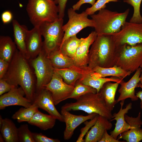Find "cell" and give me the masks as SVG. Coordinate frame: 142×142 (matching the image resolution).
Segmentation results:
<instances>
[{
    "instance_id": "cell-1",
    "label": "cell",
    "mask_w": 142,
    "mask_h": 142,
    "mask_svg": "<svg viewBox=\"0 0 142 142\" xmlns=\"http://www.w3.org/2000/svg\"><path fill=\"white\" fill-rule=\"evenodd\" d=\"M2 78L13 86L20 85L25 92V97L33 103L36 94V76L29 60L18 49Z\"/></svg>"
},
{
    "instance_id": "cell-2",
    "label": "cell",
    "mask_w": 142,
    "mask_h": 142,
    "mask_svg": "<svg viewBox=\"0 0 142 142\" xmlns=\"http://www.w3.org/2000/svg\"><path fill=\"white\" fill-rule=\"evenodd\" d=\"M121 45L112 35L97 36L91 45L89 54L88 67H112L116 65Z\"/></svg>"
},
{
    "instance_id": "cell-3",
    "label": "cell",
    "mask_w": 142,
    "mask_h": 142,
    "mask_svg": "<svg viewBox=\"0 0 142 142\" xmlns=\"http://www.w3.org/2000/svg\"><path fill=\"white\" fill-rule=\"evenodd\" d=\"M129 10L128 9L123 12L119 13L104 8L97 14L90 15L97 36L112 35L119 32L126 22Z\"/></svg>"
},
{
    "instance_id": "cell-4",
    "label": "cell",
    "mask_w": 142,
    "mask_h": 142,
    "mask_svg": "<svg viewBox=\"0 0 142 142\" xmlns=\"http://www.w3.org/2000/svg\"><path fill=\"white\" fill-rule=\"evenodd\" d=\"M61 109L68 111L82 110L88 114L95 113L109 120L113 118L112 111L107 108L99 93L85 94L76 100L74 102L65 104Z\"/></svg>"
},
{
    "instance_id": "cell-5",
    "label": "cell",
    "mask_w": 142,
    "mask_h": 142,
    "mask_svg": "<svg viewBox=\"0 0 142 142\" xmlns=\"http://www.w3.org/2000/svg\"><path fill=\"white\" fill-rule=\"evenodd\" d=\"M26 10L34 27L54 22L59 18L58 7L53 0H28Z\"/></svg>"
},
{
    "instance_id": "cell-6",
    "label": "cell",
    "mask_w": 142,
    "mask_h": 142,
    "mask_svg": "<svg viewBox=\"0 0 142 142\" xmlns=\"http://www.w3.org/2000/svg\"><path fill=\"white\" fill-rule=\"evenodd\" d=\"M63 23V19L59 18L54 22L44 23L39 26L44 38L43 49L47 55L60 48L64 35Z\"/></svg>"
},
{
    "instance_id": "cell-7",
    "label": "cell",
    "mask_w": 142,
    "mask_h": 142,
    "mask_svg": "<svg viewBox=\"0 0 142 142\" xmlns=\"http://www.w3.org/2000/svg\"><path fill=\"white\" fill-rule=\"evenodd\" d=\"M29 60L33 69L36 78V94L50 81L54 69L43 48L36 58Z\"/></svg>"
},
{
    "instance_id": "cell-8",
    "label": "cell",
    "mask_w": 142,
    "mask_h": 142,
    "mask_svg": "<svg viewBox=\"0 0 142 142\" xmlns=\"http://www.w3.org/2000/svg\"><path fill=\"white\" fill-rule=\"evenodd\" d=\"M142 64V43L134 45H121L116 65L124 70L135 72Z\"/></svg>"
},
{
    "instance_id": "cell-9",
    "label": "cell",
    "mask_w": 142,
    "mask_h": 142,
    "mask_svg": "<svg viewBox=\"0 0 142 142\" xmlns=\"http://www.w3.org/2000/svg\"><path fill=\"white\" fill-rule=\"evenodd\" d=\"M67 13L69 19L63 27L64 35L62 43L69 37L76 35L83 29L94 26L93 21L88 18V15L85 11L78 13L71 8L68 9Z\"/></svg>"
},
{
    "instance_id": "cell-10",
    "label": "cell",
    "mask_w": 142,
    "mask_h": 142,
    "mask_svg": "<svg viewBox=\"0 0 142 142\" xmlns=\"http://www.w3.org/2000/svg\"><path fill=\"white\" fill-rule=\"evenodd\" d=\"M120 45H134L142 43V23L126 22L118 32L112 35Z\"/></svg>"
},
{
    "instance_id": "cell-11",
    "label": "cell",
    "mask_w": 142,
    "mask_h": 142,
    "mask_svg": "<svg viewBox=\"0 0 142 142\" xmlns=\"http://www.w3.org/2000/svg\"><path fill=\"white\" fill-rule=\"evenodd\" d=\"M74 88V86L65 83L61 76L55 70L51 80L44 87L51 92L55 105L68 99Z\"/></svg>"
},
{
    "instance_id": "cell-12",
    "label": "cell",
    "mask_w": 142,
    "mask_h": 142,
    "mask_svg": "<svg viewBox=\"0 0 142 142\" xmlns=\"http://www.w3.org/2000/svg\"><path fill=\"white\" fill-rule=\"evenodd\" d=\"M24 95L25 92L21 87L13 86L9 91L1 95L0 109H4L11 106H20L25 108L30 106L33 103L24 97Z\"/></svg>"
},
{
    "instance_id": "cell-13",
    "label": "cell",
    "mask_w": 142,
    "mask_h": 142,
    "mask_svg": "<svg viewBox=\"0 0 142 142\" xmlns=\"http://www.w3.org/2000/svg\"><path fill=\"white\" fill-rule=\"evenodd\" d=\"M97 36V34L94 31L85 38L77 49L73 58L75 66L83 70L88 68L89 48Z\"/></svg>"
},
{
    "instance_id": "cell-14",
    "label": "cell",
    "mask_w": 142,
    "mask_h": 142,
    "mask_svg": "<svg viewBox=\"0 0 142 142\" xmlns=\"http://www.w3.org/2000/svg\"><path fill=\"white\" fill-rule=\"evenodd\" d=\"M33 103L36 104L38 108L46 111L56 119L64 122L63 116L55 108L51 93L48 90L43 88L36 94Z\"/></svg>"
},
{
    "instance_id": "cell-15",
    "label": "cell",
    "mask_w": 142,
    "mask_h": 142,
    "mask_svg": "<svg viewBox=\"0 0 142 142\" xmlns=\"http://www.w3.org/2000/svg\"><path fill=\"white\" fill-rule=\"evenodd\" d=\"M39 27H34L31 30H28L26 43L27 59L31 60L36 58L43 48V42Z\"/></svg>"
},
{
    "instance_id": "cell-16",
    "label": "cell",
    "mask_w": 142,
    "mask_h": 142,
    "mask_svg": "<svg viewBox=\"0 0 142 142\" xmlns=\"http://www.w3.org/2000/svg\"><path fill=\"white\" fill-rule=\"evenodd\" d=\"M60 113L63 116L64 122L65 124L63 137L66 140H69L71 138L74 130L79 125L88 120L93 119L98 114L93 113L86 116L77 115L63 109H61Z\"/></svg>"
},
{
    "instance_id": "cell-17",
    "label": "cell",
    "mask_w": 142,
    "mask_h": 142,
    "mask_svg": "<svg viewBox=\"0 0 142 142\" xmlns=\"http://www.w3.org/2000/svg\"><path fill=\"white\" fill-rule=\"evenodd\" d=\"M123 79L113 76L109 78L102 77L99 74L93 71L88 67L83 72L81 78L77 81L95 88L98 93L106 82H113L120 83Z\"/></svg>"
},
{
    "instance_id": "cell-18",
    "label": "cell",
    "mask_w": 142,
    "mask_h": 142,
    "mask_svg": "<svg viewBox=\"0 0 142 142\" xmlns=\"http://www.w3.org/2000/svg\"><path fill=\"white\" fill-rule=\"evenodd\" d=\"M127 122L131 126V128L120 135L118 138L123 139L127 142H139L142 140V125L141 113L139 112L135 117L130 116L126 114L125 115Z\"/></svg>"
},
{
    "instance_id": "cell-19",
    "label": "cell",
    "mask_w": 142,
    "mask_h": 142,
    "mask_svg": "<svg viewBox=\"0 0 142 142\" xmlns=\"http://www.w3.org/2000/svg\"><path fill=\"white\" fill-rule=\"evenodd\" d=\"M141 68H139L130 79L127 82L123 80L119 84L120 86L118 90L120 94L117 100V103L120 101H124L128 98H130L132 101L138 100V98L135 94V89L140 82V76Z\"/></svg>"
},
{
    "instance_id": "cell-20",
    "label": "cell",
    "mask_w": 142,
    "mask_h": 142,
    "mask_svg": "<svg viewBox=\"0 0 142 142\" xmlns=\"http://www.w3.org/2000/svg\"><path fill=\"white\" fill-rule=\"evenodd\" d=\"M112 127L109 120L98 115L95 123L86 134L84 142H99L105 131L110 130Z\"/></svg>"
},
{
    "instance_id": "cell-21",
    "label": "cell",
    "mask_w": 142,
    "mask_h": 142,
    "mask_svg": "<svg viewBox=\"0 0 142 142\" xmlns=\"http://www.w3.org/2000/svg\"><path fill=\"white\" fill-rule=\"evenodd\" d=\"M124 101H121L120 108L117 113L113 114V119L109 120L110 121L114 120L116 121L114 129L110 132V135L116 139L122 133L129 130L131 128L130 126L126 121L125 118V114L132 108V104L130 103L127 104L125 108L123 109Z\"/></svg>"
},
{
    "instance_id": "cell-22",
    "label": "cell",
    "mask_w": 142,
    "mask_h": 142,
    "mask_svg": "<svg viewBox=\"0 0 142 142\" xmlns=\"http://www.w3.org/2000/svg\"><path fill=\"white\" fill-rule=\"evenodd\" d=\"M47 55L54 69L78 68L74 65L73 59L63 53L59 48L51 52Z\"/></svg>"
},
{
    "instance_id": "cell-23",
    "label": "cell",
    "mask_w": 142,
    "mask_h": 142,
    "mask_svg": "<svg viewBox=\"0 0 142 142\" xmlns=\"http://www.w3.org/2000/svg\"><path fill=\"white\" fill-rule=\"evenodd\" d=\"M12 22L14 42L18 49L27 59L26 39L28 29L26 26L21 25L16 19L13 20Z\"/></svg>"
},
{
    "instance_id": "cell-24",
    "label": "cell",
    "mask_w": 142,
    "mask_h": 142,
    "mask_svg": "<svg viewBox=\"0 0 142 142\" xmlns=\"http://www.w3.org/2000/svg\"><path fill=\"white\" fill-rule=\"evenodd\" d=\"M120 82L112 83L108 82L105 83L98 92L104 100L107 108L113 110L117 103L115 99L116 92Z\"/></svg>"
},
{
    "instance_id": "cell-25",
    "label": "cell",
    "mask_w": 142,
    "mask_h": 142,
    "mask_svg": "<svg viewBox=\"0 0 142 142\" xmlns=\"http://www.w3.org/2000/svg\"><path fill=\"white\" fill-rule=\"evenodd\" d=\"M1 134L6 142H19L18 128L14 123L8 118L3 119L0 116Z\"/></svg>"
},
{
    "instance_id": "cell-26",
    "label": "cell",
    "mask_w": 142,
    "mask_h": 142,
    "mask_svg": "<svg viewBox=\"0 0 142 142\" xmlns=\"http://www.w3.org/2000/svg\"><path fill=\"white\" fill-rule=\"evenodd\" d=\"M56 120L53 116L44 114L38 110L28 123L42 130H46L54 127Z\"/></svg>"
},
{
    "instance_id": "cell-27",
    "label": "cell",
    "mask_w": 142,
    "mask_h": 142,
    "mask_svg": "<svg viewBox=\"0 0 142 142\" xmlns=\"http://www.w3.org/2000/svg\"><path fill=\"white\" fill-rule=\"evenodd\" d=\"M17 49L16 44L9 36L0 37V58L10 63Z\"/></svg>"
},
{
    "instance_id": "cell-28",
    "label": "cell",
    "mask_w": 142,
    "mask_h": 142,
    "mask_svg": "<svg viewBox=\"0 0 142 142\" xmlns=\"http://www.w3.org/2000/svg\"><path fill=\"white\" fill-rule=\"evenodd\" d=\"M92 70L93 71L99 74L101 77L103 78L111 76L124 79L126 77L129 76L132 73L131 72L126 71L120 67L116 65L108 68L96 67Z\"/></svg>"
},
{
    "instance_id": "cell-29",
    "label": "cell",
    "mask_w": 142,
    "mask_h": 142,
    "mask_svg": "<svg viewBox=\"0 0 142 142\" xmlns=\"http://www.w3.org/2000/svg\"><path fill=\"white\" fill-rule=\"evenodd\" d=\"M54 70L61 76L65 83L74 86L77 81L81 78L82 73L86 70L77 68L54 69Z\"/></svg>"
},
{
    "instance_id": "cell-30",
    "label": "cell",
    "mask_w": 142,
    "mask_h": 142,
    "mask_svg": "<svg viewBox=\"0 0 142 142\" xmlns=\"http://www.w3.org/2000/svg\"><path fill=\"white\" fill-rule=\"evenodd\" d=\"M84 39L79 38L76 35L70 37L62 43L59 49L63 53L73 59L77 49Z\"/></svg>"
},
{
    "instance_id": "cell-31",
    "label": "cell",
    "mask_w": 142,
    "mask_h": 142,
    "mask_svg": "<svg viewBox=\"0 0 142 142\" xmlns=\"http://www.w3.org/2000/svg\"><path fill=\"white\" fill-rule=\"evenodd\" d=\"M38 106L34 103L29 107H22L16 112L12 116V118L16 120L19 123L29 122L38 110Z\"/></svg>"
},
{
    "instance_id": "cell-32",
    "label": "cell",
    "mask_w": 142,
    "mask_h": 142,
    "mask_svg": "<svg viewBox=\"0 0 142 142\" xmlns=\"http://www.w3.org/2000/svg\"><path fill=\"white\" fill-rule=\"evenodd\" d=\"M97 93V91L95 88L77 81L74 88L68 99H73L76 100L81 96L87 94Z\"/></svg>"
},
{
    "instance_id": "cell-33",
    "label": "cell",
    "mask_w": 142,
    "mask_h": 142,
    "mask_svg": "<svg viewBox=\"0 0 142 142\" xmlns=\"http://www.w3.org/2000/svg\"><path fill=\"white\" fill-rule=\"evenodd\" d=\"M142 0H124L123 2L130 5L133 8L134 12L129 22L137 23H142V17L140 13Z\"/></svg>"
},
{
    "instance_id": "cell-34",
    "label": "cell",
    "mask_w": 142,
    "mask_h": 142,
    "mask_svg": "<svg viewBox=\"0 0 142 142\" xmlns=\"http://www.w3.org/2000/svg\"><path fill=\"white\" fill-rule=\"evenodd\" d=\"M18 135L19 142H35L32 132L29 130L27 124L22 125L18 128Z\"/></svg>"
},
{
    "instance_id": "cell-35",
    "label": "cell",
    "mask_w": 142,
    "mask_h": 142,
    "mask_svg": "<svg viewBox=\"0 0 142 142\" xmlns=\"http://www.w3.org/2000/svg\"><path fill=\"white\" fill-rule=\"evenodd\" d=\"M118 0H97L94 4L90 7L87 8L85 11L88 15H91L101 9L105 8L106 4L110 2H116Z\"/></svg>"
},
{
    "instance_id": "cell-36",
    "label": "cell",
    "mask_w": 142,
    "mask_h": 142,
    "mask_svg": "<svg viewBox=\"0 0 142 142\" xmlns=\"http://www.w3.org/2000/svg\"><path fill=\"white\" fill-rule=\"evenodd\" d=\"M98 115H97L94 118L90 120L89 121H86L84 122L85 126L81 129L80 134L76 142H84L83 138L88 131L89 129L95 123L97 119Z\"/></svg>"
},
{
    "instance_id": "cell-37",
    "label": "cell",
    "mask_w": 142,
    "mask_h": 142,
    "mask_svg": "<svg viewBox=\"0 0 142 142\" xmlns=\"http://www.w3.org/2000/svg\"><path fill=\"white\" fill-rule=\"evenodd\" d=\"M32 136L35 142H60L57 139H53L47 137L42 133H32Z\"/></svg>"
},
{
    "instance_id": "cell-38",
    "label": "cell",
    "mask_w": 142,
    "mask_h": 142,
    "mask_svg": "<svg viewBox=\"0 0 142 142\" xmlns=\"http://www.w3.org/2000/svg\"><path fill=\"white\" fill-rule=\"evenodd\" d=\"M55 3L58 4L59 18H63L65 15V12L68 0H54Z\"/></svg>"
},
{
    "instance_id": "cell-39",
    "label": "cell",
    "mask_w": 142,
    "mask_h": 142,
    "mask_svg": "<svg viewBox=\"0 0 142 142\" xmlns=\"http://www.w3.org/2000/svg\"><path fill=\"white\" fill-rule=\"evenodd\" d=\"M13 86L3 78L0 79V95L9 91Z\"/></svg>"
},
{
    "instance_id": "cell-40",
    "label": "cell",
    "mask_w": 142,
    "mask_h": 142,
    "mask_svg": "<svg viewBox=\"0 0 142 142\" xmlns=\"http://www.w3.org/2000/svg\"><path fill=\"white\" fill-rule=\"evenodd\" d=\"M9 63L0 58V79L2 78L8 68Z\"/></svg>"
},
{
    "instance_id": "cell-41",
    "label": "cell",
    "mask_w": 142,
    "mask_h": 142,
    "mask_svg": "<svg viewBox=\"0 0 142 142\" xmlns=\"http://www.w3.org/2000/svg\"><path fill=\"white\" fill-rule=\"evenodd\" d=\"M13 15L11 11L7 10L4 11L1 15L2 21L4 24H7L12 21Z\"/></svg>"
},
{
    "instance_id": "cell-42",
    "label": "cell",
    "mask_w": 142,
    "mask_h": 142,
    "mask_svg": "<svg viewBox=\"0 0 142 142\" xmlns=\"http://www.w3.org/2000/svg\"><path fill=\"white\" fill-rule=\"evenodd\" d=\"M95 2V0H79L76 3L73 5L72 8L76 11L79 10L81 6L85 3H89L93 5Z\"/></svg>"
},
{
    "instance_id": "cell-43",
    "label": "cell",
    "mask_w": 142,
    "mask_h": 142,
    "mask_svg": "<svg viewBox=\"0 0 142 142\" xmlns=\"http://www.w3.org/2000/svg\"><path fill=\"white\" fill-rule=\"evenodd\" d=\"M106 130L102 139L99 142H121L118 139H116L109 135Z\"/></svg>"
},
{
    "instance_id": "cell-44",
    "label": "cell",
    "mask_w": 142,
    "mask_h": 142,
    "mask_svg": "<svg viewBox=\"0 0 142 142\" xmlns=\"http://www.w3.org/2000/svg\"><path fill=\"white\" fill-rule=\"evenodd\" d=\"M137 87H140L141 89V90L139 91L136 93L137 97L139 98L141 100L140 103V107L142 109V85L139 83L138 84Z\"/></svg>"
},
{
    "instance_id": "cell-45",
    "label": "cell",
    "mask_w": 142,
    "mask_h": 142,
    "mask_svg": "<svg viewBox=\"0 0 142 142\" xmlns=\"http://www.w3.org/2000/svg\"><path fill=\"white\" fill-rule=\"evenodd\" d=\"M141 68V71L140 75V83L142 85V64L140 66V67Z\"/></svg>"
},
{
    "instance_id": "cell-46",
    "label": "cell",
    "mask_w": 142,
    "mask_h": 142,
    "mask_svg": "<svg viewBox=\"0 0 142 142\" xmlns=\"http://www.w3.org/2000/svg\"><path fill=\"white\" fill-rule=\"evenodd\" d=\"M4 139L2 135L1 134L0 135V142H4Z\"/></svg>"
},
{
    "instance_id": "cell-47",
    "label": "cell",
    "mask_w": 142,
    "mask_h": 142,
    "mask_svg": "<svg viewBox=\"0 0 142 142\" xmlns=\"http://www.w3.org/2000/svg\"></svg>"
}]
</instances>
